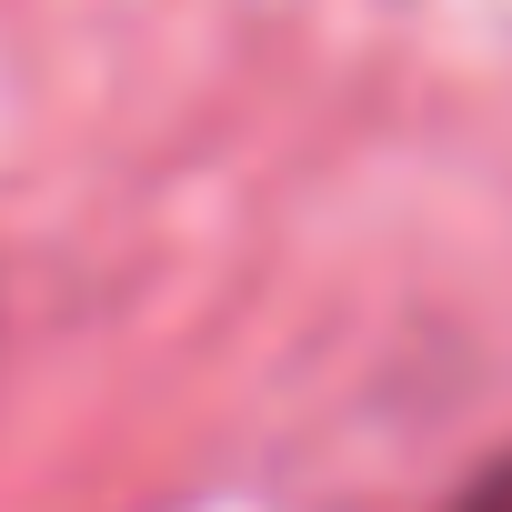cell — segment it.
Wrapping results in <instances>:
<instances>
[{
	"mask_svg": "<svg viewBox=\"0 0 512 512\" xmlns=\"http://www.w3.org/2000/svg\"><path fill=\"white\" fill-rule=\"evenodd\" d=\"M452 512H512V462H492V472H482V482H472Z\"/></svg>",
	"mask_w": 512,
	"mask_h": 512,
	"instance_id": "cell-1",
	"label": "cell"
}]
</instances>
